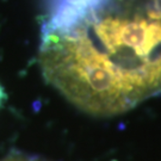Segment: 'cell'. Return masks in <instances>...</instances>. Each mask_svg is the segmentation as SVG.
I'll list each match as a JSON object with an SVG mask.
<instances>
[{"label": "cell", "instance_id": "1", "mask_svg": "<svg viewBox=\"0 0 161 161\" xmlns=\"http://www.w3.org/2000/svg\"><path fill=\"white\" fill-rule=\"evenodd\" d=\"M3 97H4V92H3V88H1V86H0V104H1Z\"/></svg>", "mask_w": 161, "mask_h": 161}, {"label": "cell", "instance_id": "2", "mask_svg": "<svg viewBox=\"0 0 161 161\" xmlns=\"http://www.w3.org/2000/svg\"><path fill=\"white\" fill-rule=\"evenodd\" d=\"M159 88L161 90V72H160V75H159Z\"/></svg>", "mask_w": 161, "mask_h": 161}]
</instances>
